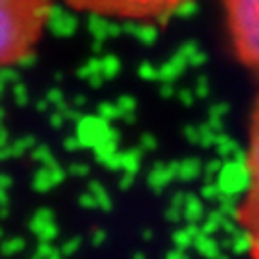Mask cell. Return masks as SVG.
<instances>
[{"instance_id": "obj_1", "label": "cell", "mask_w": 259, "mask_h": 259, "mask_svg": "<svg viewBox=\"0 0 259 259\" xmlns=\"http://www.w3.org/2000/svg\"><path fill=\"white\" fill-rule=\"evenodd\" d=\"M50 16L48 0H0V69L27 58Z\"/></svg>"}, {"instance_id": "obj_2", "label": "cell", "mask_w": 259, "mask_h": 259, "mask_svg": "<svg viewBox=\"0 0 259 259\" xmlns=\"http://www.w3.org/2000/svg\"><path fill=\"white\" fill-rule=\"evenodd\" d=\"M246 167H248V186L242 202L238 204L236 221L244 232L250 257L259 259V96L251 113Z\"/></svg>"}, {"instance_id": "obj_3", "label": "cell", "mask_w": 259, "mask_h": 259, "mask_svg": "<svg viewBox=\"0 0 259 259\" xmlns=\"http://www.w3.org/2000/svg\"><path fill=\"white\" fill-rule=\"evenodd\" d=\"M223 6L234 52L259 75V0H223Z\"/></svg>"}, {"instance_id": "obj_4", "label": "cell", "mask_w": 259, "mask_h": 259, "mask_svg": "<svg viewBox=\"0 0 259 259\" xmlns=\"http://www.w3.org/2000/svg\"><path fill=\"white\" fill-rule=\"evenodd\" d=\"M73 8L117 19H148L165 18L188 4L190 0H67Z\"/></svg>"}]
</instances>
